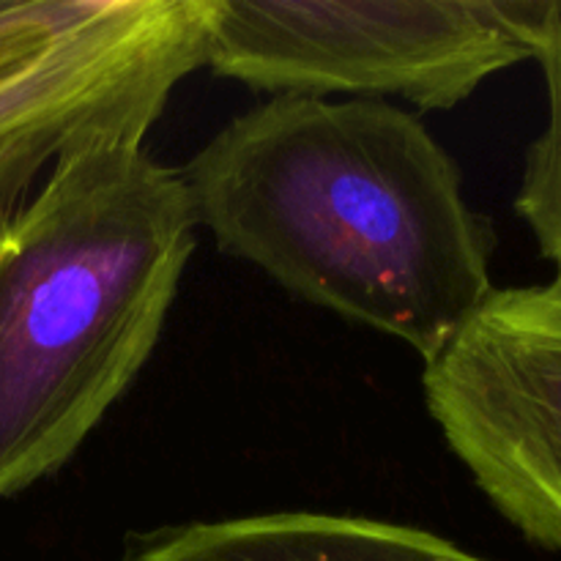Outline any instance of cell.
Instances as JSON below:
<instances>
[{"instance_id": "cell-4", "label": "cell", "mask_w": 561, "mask_h": 561, "mask_svg": "<svg viewBox=\"0 0 561 561\" xmlns=\"http://www.w3.org/2000/svg\"><path fill=\"white\" fill-rule=\"evenodd\" d=\"M217 0L0 3V217L60 159L146 142L175 88L206 66Z\"/></svg>"}, {"instance_id": "cell-6", "label": "cell", "mask_w": 561, "mask_h": 561, "mask_svg": "<svg viewBox=\"0 0 561 561\" xmlns=\"http://www.w3.org/2000/svg\"><path fill=\"white\" fill-rule=\"evenodd\" d=\"M115 561H488L455 542L387 520L268 513L137 531Z\"/></svg>"}, {"instance_id": "cell-3", "label": "cell", "mask_w": 561, "mask_h": 561, "mask_svg": "<svg viewBox=\"0 0 561 561\" xmlns=\"http://www.w3.org/2000/svg\"><path fill=\"white\" fill-rule=\"evenodd\" d=\"M561 0H217L206 66L272 96L453 110L537 60Z\"/></svg>"}, {"instance_id": "cell-5", "label": "cell", "mask_w": 561, "mask_h": 561, "mask_svg": "<svg viewBox=\"0 0 561 561\" xmlns=\"http://www.w3.org/2000/svg\"><path fill=\"white\" fill-rule=\"evenodd\" d=\"M425 400L488 502L561 553V290L493 288L425 362Z\"/></svg>"}, {"instance_id": "cell-1", "label": "cell", "mask_w": 561, "mask_h": 561, "mask_svg": "<svg viewBox=\"0 0 561 561\" xmlns=\"http://www.w3.org/2000/svg\"><path fill=\"white\" fill-rule=\"evenodd\" d=\"M219 252L431 362L493 294L496 233L416 115L272 96L181 170Z\"/></svg>"}, {"instance_id": "cell-8", "label": "cell", "mask_w": 561, "mask_h": 561, "mask_svg": "<svg viewBox=\"0 0 561 561\" xmlns=\"http://www.w3.org/2000/svg\"><path fill=\"white\" fill-rule=\"evenodd\" d=\"M0 3H3V0H0Z\"/></svg>"}, {"instance_id": "cell-2", "label": "cell", "mask_w": 561, "mask_h": 561, "mask_svg": "<svg viewBox=\"0 0 561 561\" xmlns=\"http://www.w3.org/2000/svg\"><path fill=\"white\" fill-rule=\"evenodd\" d=\"M146 142L60 159L0 217V502L64 469L151 359L195 252Z\"/></svg>"}, {"instance_id": "cell-7", "label": "cell", "mask_w": 561, "mask_h": 561, "mask_svg": "<svg viewBox=\"0 0 561 561\" xmlns=\"http://www.w3.org/2000/svg\"><path fill=\"white\" fill-rule=\"evenodd\" d=\"M546 77L548 121L526 151L515 211L535 233L540 252L557 266L553 288L561 290V9L537 55Z\"/></svg>"}]
</instances>
